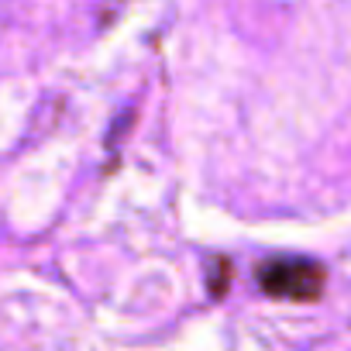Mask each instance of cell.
Instances as JSON below:
<instances>
[{
	"instance_id": "1",
	"label": "cell",
	"mask_w": 351,
	"mask_h": 351,
	"mask_svg": "<svg viewBox=\"0 0 351 351\" xmlns=\"http://www.w3.org/2000/svg\"><path fill=\"white\" fill-rule=\"evenodd\" d=\"M255 279L262 286L265 296L272 300H293V303H310L324 293L327 272L320 262L313 258H300V255H276L258 262Z\"/></svg>"
},
{
	"instance_id": "2",
	"label": "cell",
	"mask_w": 351,
	"mask_h": 351,
	"mask_svg": "<svg viewBox=\"0 0 351 351\" xmlns=\"http://www.w3.org/2000/svg\"><path fill=\"white\" fill-rule=\"evenodd\" d=\"M228 282H231V262L224 255L210 258V265H207V289H210V296L221 300L228 293Z\"/></svg>"
}]
</instances>
